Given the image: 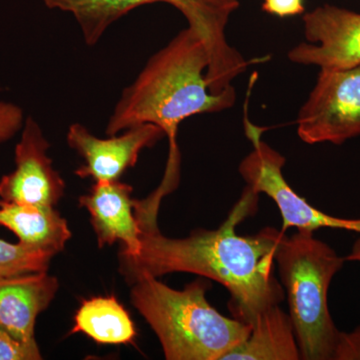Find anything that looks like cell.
Listing matches in <instances>:
<instances>
[{
	"instance_id": "cell-3",
	"label": "cell",
	"mask_w": 360,
	"mask_h": 360,
	"mask_svg": "<svg viewBox=\"0 0 360 360\" xmlns=\"http://www.w3.org/2000/svg\"><path fill=\"white\" fill-rule=\"evenodd\" d=\"M208 284L196 279L174 290L148 274L130 284L132 305L158 335L167 360H224L250 335V324L210 305Z\"/></svg>"
},
{
	"instance_id": "cell-21",
	"label": "cell",
	"mask_w": 360,
	"mask_h": 360,
	"mask_svg": "<svg viewBox=\"0 0 360 360\" xmlns=\"http://www.w3.org/2000/svg\"><path fill=\"white\" fill-rule=\"evenodd\" d=\"M347 262H360V238L356 239V241L352 245V251L349 255L345 257Z\"/></svg>"
},
{
	"instance_id": "cell-8",
	"label": "cell",
	"mask_w": 360,
	"mask_h": 360,
	"mask_svg": "<svg viewBox=\"0 0 360 360\" xmlns=\"http://www.w3.org/2000/svg\"><path fill=\"white\" fill-rule=\"evenodd\" d=\"M305 39L288 52L297 65L345 70L360 65V13L324 4L303 15Z\"/></svg>"
},
{
	"instance_id": "cell-1",
	"label": "cell",
	"mask_w": 360,
	"mask_h": 360,
	"mask_svg": "<svg viewBox=\"0 0 360 360\" xmlns=\"http://www.w3.org/2000/svg\"><path fill=\"white\" fill-rule=\"evenodd\" d=\"M258 196L246 187L219 229H195L184 238L163 236L156 215L135 212L141 251L134 257L120 253V271L129 284L143 274L158 278L174 272L212 279L229 290L236 319L251 326L284 298L274 274L276 250L284 231L266 227L255 236L236 233V226L255 212Z\"/></svg>"
},
{
	"instance_id": "cell-12",
	"label": "cell",
	"mask_w": 360,
	"mask_h": 360,
	"mask_svg": "<svg viewBox=\"0 0 360 360\" xmlns=\"http://www.w3.org/2000/svg\"><path fill=\"white\" fill-rule=\"evenodd\" d=\"M59 283L47 271L0 279V328L25 342H37L35 323L58 293Z\"/></svg>"
},
{
	"instance_id": "cell-2",
	"label": "cell",
	"mask_w": 360,
	"mask_h": 360,
	"mask_svg": "<svg viewBox=\"0 0 360 360\" xmlns=\"http://www.w3.org/2000/svg\"><path fill=\"white\" fill-rule=\"evenodd\" d=\"M207 51L191 28L181 30L167 46L153 54L139 77L123 90L106 127L105 134L151 123L169 141L167 167L179 168L177 131L191 116L229 110L236 103V89L212 94L206 80Z\"/></svg>"
},
{
	"instance_id": "cell-13",
	"label": "cell",
	"mask_w": 360,
	"mask_h": 360,
	"mask_svg": "<svg viewBox=\"0 0 360 360\" xmlns=\"http://www.w3.org/2000/svg\"><path fill=\"white\" fill-rule=\"evenodd\" d=\"M0 226L15 234L21 245L54 255L65 250L72 236L68 221L54 206L25 205L1 198Z\"/></svg>"
},
{
	"instance_id": "cell-14",
	"label": "cell",
	"mask_w": 360,
	"mask_h": 360,
	"mask_svg": "<svg viewBox=\"0 0 360 360\" xmlns=\"http://www.w3.org/2000/svg\"><path fill=\"white\" fill-rule=\"evenodd\" d=\"M300 347L290 314L278 305L270 307L251 324L250 335L224 360H298Z\"/></svg>"
},
{
	"instance_id": "cell-9",
	"label": "cell",
	"mask_w": 360,
	"mask_h": 360,
	"mask_svg": "<svg viewBox=\"0 0 360 360\" xmlns=\"http://www.w3.org/2000/svg\"><path fill=\"white\" fill-rule=\"evenodd\" d=\"M51 144L28 116L14 150L15 168L0 179V198L25 205L54 206L65 195V182L52 167Z\"/></svg>"
},
{
	"instance_id": "cell-5",
	"label": "cell",
	"mask_w": 360,
	"mask_h": 360,
	"mask_svg": "<svg viewBox=\"0 0 360 360\" xmlns=\"http://www.w3.org/2000/svg\"><path fill=\"white\" fill-rule=\"evenodd\" d=\"M51 9L72 14L85 44L92 46L111 25L125 14L146 4H170L182 13L202 40L210 58L206 80L212 94L234 89L231 82L243 75L252 61L229 44L226 27L232 14L240 6L239 0H42Z\"/></svg>"
},
{
	"instance_id": "cell-10",
	"label": "cell",
	"mask_w": 360,
	"mask_h": 360,
	"mask_svg": "<svg viewBox=\"0 0 360 360\" xmlns=\"http://www.w3.org/2000/svg\"><path fill=\"white\" fill-rule=\"evenodd\" d=\"M165 136L160 127L146 123L125 130L120 136L99 139L84 125L73 123L66 141L84 160L75 170L78 177L91 179L94 182L115 181L127 169L135 167L143 149L153 148Z\"/></svg>"
},
{
	"instance_id": "cell-16",
	"label": "cell",
	"mask_w": 360,
	"mask_h": 360,
	"mask_svg": "<svg viewBox=\"0 0 360 360\" xmlns=\"http://www.w3.org/2000/svg\"><path fill=\"white\" fill-rule=\"evenodd\" d=\"M54 257L49 251L0 239V279L47 271Z\"/></svg>"
},
{
	"instance_id": "cell-15",
	"label": "cell",
	"mask_w": 360,
	"mask_h": 360,
	"mask_svg": "<svg viewBox=\"0 0 360 360\" xmlns=\"http://www.w3.org/2000/svg\"><path fill=\"white\" fill-rule=\"evenodd\" d=\"M71 333H84L99 345H129L136 328L129 312L115 296H96L82 302Z\"/></svg>"
},
{
	"instance_id": "cell-7",
	"label": "cell",
	"mask_w": 360,
	"mask_h": 360,
	"mask_svg": "<svg viewBox=\"0 0 360 360\" xmlns=\"http://www.w3.org/2000/svg\"><path fill=\"white\" fill-rule=\"evenodd\" d=\"M297 134L309 144L340 146L360 135V65L321 70L316 84L298 112Z\"/></svg>"
},
{
	"instance_id": "cell-4",
	"label": "cell",
	"mask_w": 360,
	"mask_h": 360,
	"mask_svg": "<svg viewBox=\"0 0 360 360\" xmlns=\"http://www.w3.org/2000/svg\"><path fill=\"white\" fill-rule=\"evenodd\" d=\"M314 231L283 234L276 250L302 359L333 360L340 331L328 307L333 277L347 262Z\"/></svg>"
},
{
	"instance_id": "cell-6",
	"label": "cell",
	"mask_w": 360,
	"mask_h": 360,
	"mask_svg": "<svg viewBox=\"0 0 360 360\" xmlns=\"http://www.w3.org/2000/svg\"><path fill=\"white\" fill-rule=\"evenodd\" d=\"M245 125L253 149L239 165V174L253 193L266 194L276 202L283 219V231L295 227L297 231L314 232L321 229H333L360 234V219L333 217L298 195L284 179V156L262 141L264 130L253 125L246 116Z\"/></svg>"
},
{
	"instance_id": "cell-17",
	"label": "cell",
	"mask_w": 360,
	"mask_h": 360,
	"mask_svg": "<svg viewBox=\"0 0 360 360\" xmlns=\"http://www.w3.org/2000/svg\"><path fill=\"white\" fill-rule=\"evenodd\" d=\"M42 359L37 342H25L0 328V360Z\"/></svg>"
},
{
	"instance_id": "cell-19",
	"label": "cell",
	"mask_w": 360,
	"mask_h": 360,
	"mask_svg": "<svg viewBox=\"0 0 360 360\" xmlns=\"http://www.w3.org/2000/svg\"><path fill=\"white\" fill-rule=\"evenodd\" d=\"M333 360H360V326L338 335Z\"/></svg>"
},
{
	"instance_id": "cell-18",
	"label": "cell",
	"mask_w": 360,
	"mask_h": 360,
	"mask_svg": "<svg viewBox=\"0 0 360 360\" xmlns=\"http://www.w3.org/2000/svg\"><path fill=\"white\" fill-rule=\"evenodd\" d=\"M25 115L20 106L0 101V143L11 141L22 129Z\"/></svg>"
},
{
	"instance_id": "cell-20",
	"label": "cell",
	"mask_w": 360,
	"mask_h": 360,
	"mask_svg": "<svg viewBox=\"0 0 360 360\" xmlns=\"http://www.w3.org/2000/svg\"><path fill=\"white\" fill-rule=\"evenodd\" d=\"M262 11L278 18L304 13V0H264Z\"/></svg>"
},
{
	"instance_id": "cell-11",
	"label": "cell",
	"mask_w": 360,
	"mask_h": 360,
	"mask_svg": "<svg viewBox=\"0 0 360 360\" xmlns=\"http://www.w3.org/2000/svg\"><path fill=\"white\" fill-rule=\"evenodd\" d=\"M131 186L115 181H96L89 193L78 198L90 214V222L101 248L122 245L120 253L137 257L141 251V231L135 217Z\"/></svg>"
}]
</instances>
